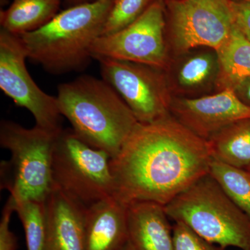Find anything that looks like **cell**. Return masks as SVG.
Here are the masks:
<instances>
[{
	"instance_id": "9c48e42d",
	"label": "cell",
	"mask_w": 250,
	"mask_h": 250,
	"mask_svg": "<svg viewBox=\"0 0 250 250\" xmlns=\"http://www.w3.org/2000/svg\"><path fill=\"white\" fill-rule=\"evenodd\" d=\"M172 40L181 52L218 50L235 25L231 0H167Z\"/></svg>"
},
{
	"instance_id": "ba28073f",
	"label": "cell",
	"mask_w": 250,
	"mask_h": 250,
	"mask_svg": "<svg viewBox=\"0 0 250 250\" xmlns=\"http://www.w3.org/2000/svg\"><path fill=\"white\" fill-rule=\"evenodd\" d=\"M27 52L22 39L1 29L0 31V88L18 106L26 108L36 126L59 132L62 116L57 97L42 91L28 72Z\"/></svg>"
},
{
	"instance_id": "7c38bea8",
	"label": "cell",
	"mask_w": 250,
	"mask_h": 250,
	"mask_svg": "<svg viewBox=\"0 0 250 250\" xmlns=\"http://www.w3.org/2000/svg\"><path fill=\"white\" fill-rule=\"evenodd\" d=\"M127 207L111 196L85 209V250H119L128 241Z\"/></svg>"
},
{
	"instance_id": "83f0119b",
	"label": "cell",
	"mask_w": 250,
	"mask_h": 250,
	"mask_svg": "<svg viewBox=\"0 0 250 250\" xmlns=\"http://www.w3.org/2000/svg\"><path fill=\"white\" fill-rule=\"evenodd\" d=\"M231 1H241V0H231ZM246 1H250V0H246Z\"/></svg>"
},
{
	"instance_id": "cb8c5ba5",
	"label": "cell",
	"mask_w": 250,
	"mask_h": 250,
	"mask_svg": "<svg viewBox=\"0 0 250 250\" xmlns=\"http://www.w3.org/2000/svg\"><path fill=\"white\" fill-rule=\"evenodd\" d=\"M235 25L250 41V1H231Z\"/></svg>"
},
{
	"instance_id": "4fadbf2b",
	"label": "cell",
	"mask_w": 250,
	"mask_h": 250,
	"mask_svg": "<svg viewBox=\"0 0 250 250\" xmlns=\"http://www.w3.org/2000/svg\"><path fill=\"white\" fill-rule=\"evenodd\" d=\"M165 206L150 201L127 207L128 241L134 250H174L173 231Z\"/></svg>"
},
{
	"instance_id": "2e32d148",
	"label": "cell",
	"mask_w": 250,
	"mask_h": 250,
	"mask_svg": "<svg viewBox=\"0 0 250 250\" xmlns=\"http://www.w3.org/2000/svg\"><path fill=\"white\" fill-rule=\"evenodd\" d=\"M207 141L212 159L238 168H250V119L229 125Z\"/></svg>"
},
{
	"instance_id": "5bb4252c",
	"label": "cell",
	"mask_w": 250,
	"mask_h": 250,
	"mask_svg": "<svg viewBox=\"0 0 250 250\" xmlns=\"http://www.w3.org/2000/svg\"><path fill=\"white\" fill-rule=\"evenodd\" d=\"M46 204L50 250H85V207L55 188Z\"/></svg>"
},
{
	"instance_id": "4316f807",
	"label": "cell",
	"mask_w": 250,
	"mask_h": 250,
	"mask_svg": "<svg viewBox=\"0 0 250 250\" xmlns=\"http://www.w3.org/2000/svg\"><path fill=\"white\" fill-rule=\"evenodd\" d=\"M119 250H134L133 248H131V245L129 244V241L126 242V243L122 247L121 249Z\"/></svg>"
},
{
	"instance_id": "f1b7e54d",
	"label": "cell",
	"mask_w": 250,
	"mask_h": 250,
	"mask_svg": "<svg viewBox=\"0 0 250 250\" xmlns=\"http://www.w3.org/2000/svg\"><path fill=\"white\" fill-rule=\"evenodd\" d=\"M248 171H249V172H250V168L249 169V170H248Z\"/></svg>"
},
{
	"instance_id": "9a60e30c",
	"label": "cell",
	"mask_w": 250,
	"mask_h": 250,
	"mask_svg": "<svg viewBox=\"0 0 250 250\" xmlns=\"http://www.w3.org/2000/svg\"><path fill=\"white\" fill-rule=\"evenodd\" d=\"M62 0H13L0 12L1 29L21 36L43 27L59 14Z\"/></svg>"
},
{
	"instance_id": "e0dca14e",
	"label": "cell",
	"mask_w": 250,
	"mask_h": 250,
	"mask_svg": "<svg viewBox=\"0 0 250 250\" xmlns=\"http://www.w3.org/2000/svg\"><path fill=\"white\" fill-rule=\"evenodd\" d=\"M215 52L219 64L218 83L223 89L234 90L250 77V41L234 25L228 40Z\"/></svg>"
},
{
	"instance_id": "d4e9b609",
	"label": "cell",
	"mask_w": 250,
	"mask_h": 250,
	"mask_svg": "<svg viewBox=\"0 0 250 250\" xmlns=\"http://www.w3.org/2000/svg\"><path fill=\"white\" fill-rule=\"evenodd\" d=\"M234 91L240 100L250 106V77L241 82Z\"/></svg>"
},
{
	"instance_id": "8fae6325",
	"label": "cell",
	"mask_w": 250,
	"mask_h": 250,
	"mask_svg": "<svg viewBox=\"0 0 250 250\" xmlns=\"http://www.w3.org/2000/svg\"><path fill=\"white\" fill-rule=\"evenodd\" d=\"M170 113L177 121L205 141L238 121L250 119V106L231 88L197 98L172 100Z\"/></svg>"
},
{
	"instance_id": "3957f363",
	"label": "cell",
	"mask_w": 250,
	"mask_h": 250,
	"mask_svg": "<svg viewBox=\"0 0 250 250\" xmlns=\"http://www.w3.org/2000/svg\"><path fill=\"white\" fill-rule=\"evenodd\" d=\"M113 0L70 6L43 27L18 36L28 59L53 75L84 70L93 59L92 47L102 36Z\"/></svg>"
},
{
	"instance_id": "ac0fdd59",
	"label": "cell",
	"mask_w": 250,
	"mask_h": 250,
	"mask_svg": "<svg viewBox=\"0 0 250 250\" xmlns=\"http://www.w3.org/2000/svg\"><path fill=\"white\" fill-rule=\"evenodd\" d=\"M13 200L25 233L27 250H50L47 200Z\"/></svg>"
},
{
	"instance_id": "603a6c76",
	"label": "cell",
	"mask_w": 250,
	"mask_h": 250,
	"mask_svg": "<svg viewBox=\"0 0 250 250\" xmlns=\"http://www.w3.org/2000/svg\"><path fill=\"white\" fill-rule=\"evenodd\" d=\"M15 212L14 200L9 197L1 212L0 220V250H17L18 240L10 229L11 215Z\"/></svg>"
},
{
	"instance_id": "44dd1931",
	"label": "cell",
	"mask_w": 250,
	"mask_h": 250,
	"mask_svg": "<svg viewBox=\"0 0 250 250\" xmlns=\"http://www.w3.org/2000/svg\"><path fill=\"white\" fill-rule=\"evenodd\" d=\"M155 0H113L102 36L125 29L141 17Z\"/></svg>"
},
{
	"instance_id": "5b68a950",
	"label": "cell",
	"mask_w": 250,
	"mask_h": 250,
	"mask_svg": "<svg viewBox=\"0 0 250 250\" xmlns=\"http://www.w3.org/2000/svg\"><path fill=\"white\" fill-rule=\"evenodd\" d=\"M59 132L1 122L0 146L11 156L0 164V185L16 201L45 202L48 198L53 190L52 155Z\"/></svg>"
},
{
	"instance_id": "7a4b0ae2",
	"label": "cell",
	"mask_w": 250,
	"mask_h": 250,
	"mask_svg": "<svg viewBox=\"0 0 250 250\" xmlns=\"http://www.w3.org/2000/svg\"><path fill=\"white\" fill-rule=\"evenodd\" d=\"M59 111L75 134L95 149L116 157L139 124L116 90L90 75L58 86Z\"/></svg>"
},
{
	"instance_id": "52a82bcc",
	"label": "cell",
	"mask_w": 250,
	"mask_h": 250,
	"mask_svg": "<svg viewBox=\"0 0 250 250\" xmlns=\"http://www.w3.org/2000/svg\"><path fill=\"white\" fill-rule=\"evenodd\" d=\"M104 80L116 90L140 123H152L170 116L172 103L159 68L136 62L98 59Z\"/></svg>"
},
{
	"instance_id": "ffe728a7",
	"label": "cell",
	"mask_w": 250,
	"mask_h": 250,
	"mask_svg": "<svg viewBox=\"0 0 250 250\" xmlns=\"http://www.w3.org/2000/svg\"><path fill=\"white\" fill-rule=\"evenodd\" d=\"M218 72L217 54H198L188 59L181 65L177 80L184 88H197L209 82L213 77H218Z\"/></svg>"
},
{
	"instance_id": "277c9868",
	"label": "cell",
	"mask_w": 250,
	"mask_h": 250,
	"mask_svg": "<svg viewBox=\"0 0 250 250\" xmlns=\"http://www.w3.org/2000/svg\"><path fill=\"white\" fill-rule=\"evenodd\" d=\"M169 218L223 248L250 250V218L209 173L165 206Z\"/></svg>"
},
{
	"instance_id": "8992f818",
	"label": "cell",
	"mask_w": 250,
	"mask_h": 250,
	"mask_svg": "<svg viewBox=\"0 0 250 250\" xmlns=\"http://www.w3.org/2000/svg\"><path fill=\"white\" fill-rule=\"evenodd\" d=\"M111 157L88 146L71 129L57 134L52 155L53 188L88 207L114 195Z\"/></svg>"
},
{
	"instance_id": "6da1fadb",
	"label": "cell",
	"mask_w": 250,
	"mask_h": 250,
	"mask_svg": "<svg viewBox=\"0 0 250 250\" xmlns=\"http://www.w3.org/2000/svg\"><path fill=\"white\" fill-rule=\"evenodd\" d=\"M208 143L172 115L136 125L110 161L113 197L129 205L150 201L166 206L209 173Z\"/></svg>"
},
{
	"instance_id": "30bf717a",
	"label": "cell",
	"mask_w": 250,
	"mask_h": 250,
	"mask_svg": "<svg viewBox=\"0 0 250 250\" xmlns=\"http://www.w3.org/2000/svg\"><path fill=\"white\" fill-rule=\"evenodd\" d=\"M165 27V6L162 0H155L128 27L99 37L92 47L93 58L116 59L163 68L167 57Z\"/></svg>"
},
{
	"instance_id": "7402d4cb",
	"label": "cell",
	"mask_w": 250,
	"mask_h": 250,
	"mask_svg": "<svg viewBox=\"0 0 250 250\" xmlns=\"http://www.w3.org/2000/svg\"><path fill=\"white\" fill-rule=\"evenodd\" d=\"M172 231L174 250H226L199 236L184 223H174Z\"/></svg>"
},
{
	"instance_id": "484cf974",
	"label": "cell",
	"mask_w": 250,
	"mask_h": 250,
	"mask_svg": "<svg viewBox=\"0 0 250 250\" xmlns=\"http://www.w3.org/2000/svg\"><path fill=\"white\" fill-rule=\"evenodd\" d=\"M67 4L70 5V6H76V5L85 4V3L92 2V1H96V0H65ZM69 6V7H70Z\"/></svg>"
},
{
	"instance_id": "d6986e66",
	"label": "cell",
	"mask_w": 250,
	"mask_h": 250,
	"mask_svg": "<svg viewBox=\"0 0 250 250\" xmlns=\"http://www.w3.org/2000/svg\"><path fill=\"white\" fill-rule=\"evenodd\" d=\"M209 174L231 201L250 218V172L212 159Z\"/></svg>"
}]
</instances>
